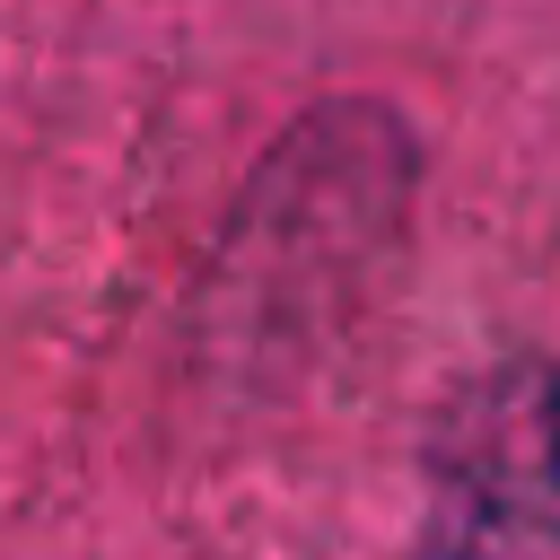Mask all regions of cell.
<instances>
[{
    "instance_id": "6da1fadb",
    "label": "cell",
    "mask_w": 560,
    "mask_h": 560,
    "mask_svg": "<svg viewBox=\"0 0 560 560\" xmlns=\"http://www.w3.org/2000/svg\"><path fill=\"white\" fill-rule=\"evenodd\" d=\"M429 560H560V368H508L455 411Z\"/></svg>"
}]
</instances>
